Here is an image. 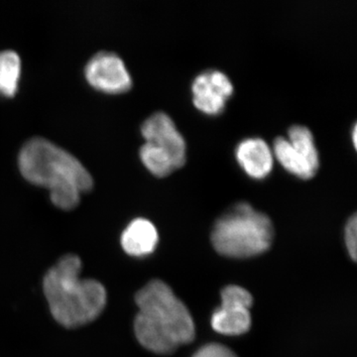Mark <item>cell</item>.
Segmentation results:
<instances>
[{"label": "cell", "instance_id": "obj_10", "mask_svg": "<svg viewBox=\"0 0 357 357\" xmlns=\"http://www.w3.org/2000/svg\"><path fill=\"white\" fill-rule=\"evenodd\" d=\"M159 236L153 223L146 218H136L121 236V246L128 255L142 257L151 255L158 244Z\"/></svg>", "mask_w": 357, "mask_h": 357}, {"label": "cell", "instance_id": "obj_14", "mask_svg": "<svg viewBox=\"0 0 357 357\" xmlns=\"http://www.w3.org/2000/svg\"><path fill=\"white\" fill-rule=\"evenodd\" d=\"M287 139L290 141L291 144L293 145L295 149H297L301 154L304 155L311 162L312 165L316 167L317 169L319 168L318 148H317L316 143H314L312 131L307 126H299V124L291 126L288 130Z\"/></svg>", "mask_w": 357, "mask_h": 357}, {"label": "cell", "instance_id": "obj_17", "mask_svg": "<svg viewBox=\"0 0 357 357\" xmlns=\"http://www.w3.org/2000/svg\"><path fill=\"white\" fill-rule=\"evenodd\" d=\"M356 136H357V126L356 124V126H354V129H352V140H354V146H356V143H357Z\"/></svg>", "mask_w": 357, "mask_h": 357}, {"label": "cell", "instance_id": "obj_6", "mask_svg": "<svg viewBox=\"0 0 357 357\" xmlns=\"http://www.w3.org/2000/svg\"><path fill=\"white\" fill-rule=\"evenodd\" d=\"M86 79L93 88L107 93L128 91L132 79L119 56L100 52L89 61L84 70Z\"/></svg>", "mask_w": 357, "mask_h": 357}, {"label": "cell", "instance_id": "obj_4", "mask_svg": "<svg viewBox=\"0 0 357 357\" xmlns=\"http://www.w3.org/2000/svg\"><path fill=\"white\" fill-rule=\"evenodd\" d=\"M274 227L265 213L241 202L218 218L211 232L213 248L229 258H249L271 248Z\"/></svg>", "mask_w": 357, "mask_h": 357}, {"label": "cell", "instance_id": "obj_9", "mask_svg": "<svg viewBox=\"0 0 357 357\" xmlns=\"http://www.w3.org/2000/svg\"><path fill=\"white\" fill-rule=\"evenodd\" d=\"M236 156L239 165L251 177L262 178L271 172L274 154L268 143L260 137H248L238 143Z\"/></svg>", "mask_w": 357, "mask_h": 357}, {"label": "cell", "instance_id": "obj_3", "mask_svg": "<svg viewBox=\"0 0 357 357\" xmlns=\"http://www.w3.org/2000/svg\"><path fill=\"white\" fill-rule=\"evenodd\" d=\"M81 270V258L67 255L44 276V295L52 316L65 328H79L91 323L107 306L105 286L95 279H82Z\"/></svg>", "mask_w": 357, "mask_h": 357}, {"label": "cell", "instance_id": "obj_1", "mask_svg": "<svg viewBox=\"0 0 357 357\" xmlns=\"http://www.w3.org/2000/svg\"><path fill=\"white\" fill-rule=\"evenodd\" d=\"M139 312L134 321L138 342L156 354H171L196 335L191 312L170 286L154 279L135 295Z\"/></svg>", "mask_w": 357, "mask_h": 357}, {"label": "cell", "instance_id": "obj_16", "mask_svg": "<svg viewBox=\"0 0 357 357\" xmlns=\"http://www.w3.org/2000/svg\"><path fill=\"white\" fill-rule=\"evenodd\" d=\"M192 357H238L231 349L220 344L204 345Z\"/></svg>", "mask_w": 357, "mask_h": 357}, {"label": "cell", "instance_id": "obj_13", "mask_svg": "<svg viewBox=\"0 0 357 357\" xmlns=\"http://www.w3.org/2000/svg\"><path fill=\"white\" fill-rule=\"evenodd\" d=\"M140 158L148 170L158 177L168 175L176 168L170 155L153 143L145 142L141 146Z\"/></svg>", "mask_w": 357, "mask_h": 357}, {"label": "cell", "instance_id": "obj_2", "mask_svg": "<svg viewBox=\"0 0 357 357\" xmlns=\"http://www.w3.org/2000/svg\"><path fill=\"white\" fill-rule=\"evenodd\" d=\"M18 162L23 177L32 184L48 188L52 203L62 210L76 208L82 192L93 188V178L83 164L44 138L28 141L21 149Z\"/></svg>", "mask_w": 357, "mask_h": 357}, {"label": "cell", "instance_id": "obj_15", "mask_svg": "<svg viewBox=\"0 0 357 357\" xmlns=\"http://www.w3.org/2000/svg\"><path fill=\"white\" fill-rule=\"evenodd\" d=\"M344 241L349 255L354 262L357 258V215L354 213L345 225Z\"/></svg>", "mask_w": 357, "mask_h": 357}, {"label": "cell", "instance_id": "obj_7", "mask_svg": "<svg viewBox=\"0 0 357 357\" xmlns=\"http://www.w3.org/2000/svg\"><path fill=\"white\" fill-rule=\"evenodd\" d=\"M192 102L202 112L217 114L234 93V84L225 73L208 70L195 77L192 84Z\"/></svg>", "mask_w": 357, "mask_h": 357}, {"label": "cell", "instance_id": "obj_8", "mask_svg": "<svg viewBox=\"0 0 357 357\" xmlns=\"http://www.w3.org/2000/svg\"><path fill=\"white\" fill-rule=\"evenodd\" d=\"M141 132L146 142L153 143L170 155L176 168L184 165L187 153L184 136L168 114L155 112L143 122Z\"/></svg>", "mask_w": 357, "mask_h": 357}, {"label": "cell", "instance_id": "obj_5", "mask_svg": "<svg viewBox=\"0 0 357 357\" xmlns=\"http://www.w3.org/2000/svg\"><path fill=\"white\" fill-rule=\"evenodd\" d=\"M253 298L246 289L229 285L222 291V306L213 312L211 326L225 335H241L251 326L250 307Z\"/></svg>", "mask_w": 357, "mask_h": 357}, {"label": "cell", "instance_id": "obj_11", "mask_svg": "<svg viewBox=\"0 0 357 357\" xmlns=\"http://www.w3.org/2000/svg\"><path fill=\"white\" fill-rule=\"evenodd\" d=\"M273 154L284 168L298 177L312 178L318 170L304 155L293 147L287 138L282 136L275 138Z\"/></svg>", "mask_w": 357, "mask_h": 357}, {"label": "cell", "instance_id": "obj_12", "mask_svg": "<svg viewBox=\"0 0 357 357\" xmlns=\"http://www.w3.org/2000/svg\"><path fill=\"white\" fill-rule=\"evenodd\" d=\"M21 72V61L16 52H0V93L13 96L18 89Z\"/></svg>", "mask_w": 357, "mask_h": 357}]
</instances>
